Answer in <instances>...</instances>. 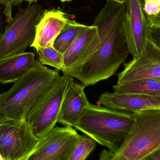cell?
Instances as JSON below:
<instances>
[{
  "label": "cell",
  "instance_id": "cell-1",
  "mask_svg": "<svg viewBox=\"0 0 160 160\" xmlns=\"http://www.w3.org/2000/svg\"><path fill=\"white\" fill-rule=\"evenodd\" d=\"M125 12V4L106 0L92 25L98 29L101 38L99 49L80 69L66 75L78 79L86 88L116 73L129 54L124 28Z\"/></svg>",
  "mask_w": 160,
  "mask_h": 160
},
{
  "label": "cell",
  "instance_id": "cell-2",
  "mask_svg": "<svg viewBox=\"0 0 160 160\" xmlns=\"http://www.w3.org/2000/svg\"><path fill=\"white\" fill-rule=\"evenodd\" d=\"M36 59L34 67L0 94V122L25 119L30 108L43 92L59 76Z\"/></svg>",
  "mask_w": 160,
  "mask_h": 160
},
{
  "label": "cell",
  "instance_id": "cell-3",
  "mask_svg": "<svg viewBox=\"0 0 160 160\" xmlns=\"http://www.w3.org/2000/svg\"><path fill=\"white\" fill-rule=\"evenodd\" d=\"M132 113L89 103L74 128L109 150L123 144L133 123Z\"/></svg>",
  "mask_w": 160,
  "mask_h": 160
},
{
  "label": "cell",
  "instance_id": "cell-4",
  "mask_svg": "<svg viewBox=\"0 0 160 160\" xmlns=\"http://www.w3.org/2000/svg\"><path fill=\"white\" fill-rule=\"evenodd\" d=\"M133 113L132 126L121 147L116 151L103 150L101 160H145L160 148V108Z\"/></svg>",
  "mask_w": 160,
  "mask_h": 160
},
{
  "label": "cell",
  "instance_id": "cell-5",
  "mask_svg": "<svg viewBox=\"0 0 160 160\" xmlns=\"http://www.w3.org/2000/svg\"><path fill=\"white\" fill-rule=\"evenodd\" d=\"M44 11L38 4L20 8L0 37V58L25 52L32 44Z\"/></svg>",
  "mask_w": 160,
  "mask_h": 160
},
{
  "label": "cell",
  "instance_id": "cell-6",
  "mask_svg": "<svg viewBox=\"0 0 160 160\" xmlns=\"http://www.w3.org/2000/svg\"><path fill=\"white\" fill-rule=\"evenodd\" d=\"M70 76H59L30 108L25 119L34 134L41 138L56 126Z\"/></svg>",
  "mask_w": 160,
  "mask_h": 160
},
{
  "label": "cell",
  "instance_id": "cell-7",
  "mask_svg": "<svg viewBox=\"0 0 160 160\" xmlns=\"http://www.w3.org/2000/svg\"><path fill=\"white\" fill-rule=\"evenodd\" d=\"M40 138L25 119L0 122V154L4 160H28Z\"/></svg>",
  "mask_w": 160,
  "mask_h": 160
},
{
  "label": "cell",
  "instance_id": "cell-8",
  "mask_svg": "<svg viewBox=\"0 0 160 160\" xmlns=\"http://www.w3.org/2000/svg\"><path fill=\"white\" fill-rule=\"evenodd\" d=\"M80 136L72 126H55L40 138L28 160H69Z\"/></svg>",
  "mask_w": 160,
  "mask_h": 160
},
{
  "label": "cell",
  "instance_id": "cell-9",
  "mask_svg": "<svg viewBox=\"0 0 160 160\" xmlns=\"http://www.w3.org/2000/svg\"><path fill=\"white\" fill-rule=\"evenodd\" d=\"M124 28L129 54L139 57L151 40L150 27L141 0H126Z\"/></svg>",
  "mask_w": 160,
  "mask_h": 160
},
{
  "label": "cell",
  "instance_id": "cell-10",
  "mask_svg": "<svg viewBox=\"0 0 160 160\" xmlns=\"http://www.w3.org/2000/svg\"><path fill=\"white\" fill-rule=\"evenodd\" d=\"M123 65V71L118 74L117 84L147 78L160 77V46L151 39L139 57Z\"/></svg>",
  "mask_w": 160,
  "mask_h": 160
},
{
  "label": "cell",
  "instance_id": "cell-11",
  "mask_svg": "<svg viewBox=\"0 0 160 160\" xmlns=\"http://www.w3.org/2000/svg\"><path fill=\"white\" fill-rule=\"evenodd\" d=\"M101 38L98 29L91 26L82 32L63 54L66 75L80 69L90 59L99 49Z\"/></svg>",
  "mask_w": 160,
  "mask_h": 160
},
{
  "label": "cell",
  "instance_id": "cell-12",
  "mask_svg": "<svg viewBox=\"0 0 160 160\" xmlns=\"http://www.w3.org/2000/svg\"><path fill=\"white\" fill-rule=\"evenodd\" d=\"M85 87L75 82L70 77L68 88L62 104L58 122L74 127L89 104L85 92Z\"/></svg>",
  "mask_w": 160,
  "mask_h": 160
},
{
  "label": "cell",
  "instance_id": "cell-13",
  "mask_svg": "<svg viewBox=\"0 0 160 160\" xmlns=\"http://www.w3.org/2000/svg\"><path fill=\"white\" fill-rule=\"evenodd\" d=\"M98 103L108 108L135 113L143 109L160 108V97L136 93L105 92L100 95Z\"/></svg>",
  "mask_w": 160,
  "mask_h": 160
},
{
  "label": "cell",
  "instance_id": "cell-14",
  "mask_svg": "<svg viewBox=\"0 0 160 160\" xmlns=\"http://www.w3.org/2000/svg\"><path fill=\"white\" fill-rule=\"evenodd\" d=\"M69 20L59 8L44 11L36 27L35 40L31 47L37 50L53 46L56 38Z\"/></svg>",
  "mask_w": 160,
  "mask_h": 160
},
{
  "label": "cell",
  "instance_id": "cell-15",
  "mask_svg": "<svg viewBox=\"0 0 160 160\" xmlns=\"http://www.w3.org/2000/svg\"><path fill=\"white\" fill-rule=\"evenodd\" d=\"M36 60L31 52L0 58V82L14 83L34 67Z\"/></svg>",
  "mask_w": 160,
  "mask_h": 160
},
{
  "label": "cell",
  "instance_id": "cell-16",
  "mask_svg": "<svg viewBox=\"0 0 160 160\" xmlns=\"http://www.w3.org/2000/svg\"><path fill=\"white\" fill-rule=\"evenodd\" d=\"M118 93H136L160 97V77L147 78L117 84L113 87Z\"/></svg>",
  "mask_w": 160,
  "mask_h": 160
},
{
  "label": "cell",
  "instance_id": "cell-17",
  "mask_svg": "<svg viewBox=\"0 0 160 160\" xmlns=\"http://www.w3.org/2000/svg\"><path fill=\"white\" fill-rule=\"evenodd\" d=\"M90 26L78 23L69 19L58 36L56 38L53 46L57 50L64 54L77 38Z\"/></svg>",
  "mask_w": 160,
  "mask_h": 160
},
{
  "label": "cell",
  "instance_id": "cell-18",
  "mask_svg": "<svg viewBox=\"0 0 160 160\" xmlns=\"http://www.w3.org/2000/svg\"><path fill=\"white\" fill-rule=\"evenodd\" d=\"M38 59L43 65L54 67L59 71L65 69L63 54L56 49L54 46L41 48L36 50Z\"/></svg>",
  "mask_w": 160,
  "mask_h": 160
},
{
  "label": "cell",
  "instance_id": "cell-19",
  "mask_svg": "<svg viewBox=\"0 0 160 160\" xmlns=\"http://www.w3.org/2000/svg\"><path fill=\"white\" fill-rule=\"evenodd\" d=\"M97 142L86 134L81 135L69 160H85L94 150Z\"/></svg>",
  "mask_w": 160,
  "mask_h": 160
},
{
  "label": "cell",
  "instance_id": "cell-20",
  "mask_svg": "<svg viewBox=\"0 0 160 160\" xmlns=\"http://www.w3.org/2000/svg\"><path fill=\"white\" fill-rule=\"evenodd\" d=\"M141 1L147 18L153 16L160 12V0H141Z\"/></svg>",
  "mask_w": 160,
  "mask_h": 160
},
{
  "label": "cell",
  "instance_id": "cell-21",
  "mask_svg": "<svg viewBox=\"0 0 160 160\" xmlns=\"http://www.w3.org/2000/svg\"><path fill=\"white\" fill-rule=\"evenodd\" d=\"M25 0H0V4L4 6L3 14L6 18V21L8 23L13 19L12 16V9L13 6H19Z\"/></svg>",
  "mask_w": 160,
  "mask_h": 160
},
{
  "label": "cell",
  "instance_id": "cell-22",
  "mask_svg": "<svg viewBox=\"0 0 160 160\" xmlns=\"http://www.w3.org/2000/svg\"><path fill=\"white\" fill-rule=\"evenodd\" d=\"M150 36L151 40L160 46V28L150 27Z\"/></svg>",
  "mask_w": 160,
  "mask_h": 160
},
{
  "label": "cell",
  "instance_id": "cell-23",
  "mask_svg": "<svg viewBox=\"0 0 160 160\" xmlns=\"http://www.w3.org/2000/svg\"><path fill=\"white\" fill-rule=\"evenodd\" d=\"M147 18L150 27L160 28V12L155 15Z\"/></svg>",
  "mask_w": 160,
  "mask_h": 160
},
{
  "label": "cell",
  "instance_id": "cell-24",
  "mask_svg": "<svg viewBox=\"0 0 160 160\" xmlns=\"http://www.w3.org/2000/svg\"><path fill=\"white\" fill-rule=\"evenodd\" d=\"M145 160H160V148L148 155Z\"/></svg>",
  "mask_w": 160,
  "mask_h": 160
},
{
  "label": "cell",
  "instance_id": "cell-25",
  "mask_svg": "<svg viewBox=\"0 0 160 160\" xmlns=\"http://www.w3.org/2000/svg\"><path fill=\"white\" fill-rule=\"evenodd\" d=\"M110 1L117 3H121V4H124L126 2V0H110Z\"/></svg>",
  "mask_w": 160,
  "mask_h": 160
},
{
  "label": "cell",
  "instance_id": "cell-26",
  "mask_svg": "<svg viewBox=\"0 0 160 160\" xmlns=\"http://www.w3.org/2000/svg\"><path fill=\"white\" fill-rule=\"evenodd\" d=\"M25 1L28 2L29 3V4L32 3V2H36L37 0H25Z\"/></svg>",
  "mask_w": 160,
  "mask_h": 160
},
{
  "label": "cell",
  "instance_id": "cell-27",
  "mask_svg": "<svg viewBox=\"0 0 160 160\" xmlns=\"http://www.w3.org/2000/svg\"><path fill=\"white\" fill-rule=\"evenodd\" d=\"M62 2H71L72 0H60Z\"/></svg>",
  "mask_w": 160,
  "mask_h": 160
}]
</instances>
